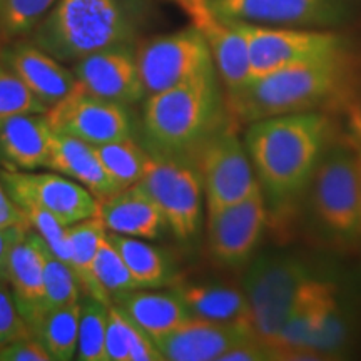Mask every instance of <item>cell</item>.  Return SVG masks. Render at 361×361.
<instances>
[{"label":"cell","instance_id":"obj_1","mask_svg":"<svg viewBox=\"0 0 361 361\" xmlns=\"http://www.w3.org/2000/svg\"><path fill=\"white\" fill-rule=\"evenodd\" d=\"M333 124L322 111L274 116L247 124L245 146L269 218L305 200L319 161L331 142Z\"/></svg>","mask_w":361,"mask_h":361},{"label":"cell","instance_id":"obj_2","mask_svg":"<svg viewBox=\"0 0 361 361\" xmlns=\"http://www.w3.org/2000/svg\"><path fill=\"white\" fill-rule=\"evenodd\" d=\"M231 119L218 72H207L146 97L144 147L154 156L194 159L202 144Z\"/></svg>","mask_w":361,"mask_h":361},{"label":"cell","instance_id":"obj_3","mask_svg":"<svg viewBox=\"0 0 361 361\" xmlns=\"http://www.w3.org/2000/svg\"><path fill=\"white\" fill-rule=\"evenodd\" d=\"M137 30L134 0H57L27 40L74 64L107 49L133 47Z\"/></svg>","mask_w":361,"mask_h":361},{"label":"cell","instance_id":"obj_4","mask_svg":"<svg viewBox=\"0 0 361 361\" xmlns=\"http://www.w3.org/2000/svg\"><path fill=\"white\" fill-rule=\"evenodd\" d=\"M348 78L345 51L283 67L255 78L245 89L226 97L236 123L250 124L266 117L322 111L335 101Z\"/></svg>","mask_w":361,"mask_h":361},{"label":"cell","instance_id":"obj_5","mask_svg":"<svg viewBox=\"0 0 361 361\" xmlns=\"http://www.w3.org/2000/svg\"><path fill=\"white\" fill-rule=\"evenodd\" d=\"M311 226L328 245L361 243V183L355 146L333 144L316 168L305 194Z\"/></svg>","mask_w":361,"mask_h":361},{"label":"cell","instance_id":"obj_6","mask_svg":"<svg viewBox=\"0 0 361 361\" xmlns=\"http://www.w3.org/2000/svg\"><path fill=\"white\" fill-rule=\"evenodd\" d=\"M316 273L308 261L288 252L252 258L243 278L255 335L273 345L298 298Z\"/></svg>","mask_w":361,"mask_h":361},{"label":"cell","instance_id":"obj_7","mask_svg":"<svg viewBox=\"0 0 361 361\" xmlns=\"http://www.w3.org/2000/svg\"><path fill=\"white\" fill-rule=\"evenodd\" d=\"M137 184L159 207L178 241L192 243L197 238L204 192L194 159L151 154L146 174Z\"/></svg>","mask_w":361,"mask_h":361},{"label":"cell","instance_id":"obj_8","mask_svg":"<svg viewBox=\"0 0 361 361\" xmlns=\"http://www.w3.org/2000/svg\"><path fill=\"white\" fill-rule=\"evenodd\" d=\"M234 124L236 121L231 119L223 126L194 156L201 176L206 213L223 209L259 191L245 141L238 135Z\"/></svg>","mask_w":361,"mask_h":361},{"label":"cell","instance_id":"obj_9","mask_svg":"<svg viewBox=\"0 0 361 361\" xmlns=\"http://www.w3.org/2000/svg\"><path fill=\"white\" fill-rule=\"evenodd\" d=\"M135 61L146 97L216 71L204 35L192 24L142 42Z\"/></svg>","mask_w":361,"mask_h":361},{"label":"cell","instance_id":"obj_10","mask_svg":"<svg viewBox=\"0 0 361 361\" xmlns=\"http://www.w3.org/2000/svg\"><path fill=\"white\" fill-rule=\"evenodd\" d=\"M236 25L247 44L251 80L268 72L346 49L345 37L331 29L273 27L246 22H236Z\"/></svg>","mask_w":361,"mask_h":361},{"label":"cell","instance_id":"obj_11","mask_svg":"<svg viewBox=\"0 0 361 361\" xmlns=\"http://www.w3.org/2000/svg\"><path fill=\"white\" fill-rule=\"evenodd\" d=\"M269 223V211L263 192L207 213V251L216 264L228 269L247 266L255 258Z\"/></svg>","mask_w":361,"mask_h":361},{"label":"cell","instance_id":"obj_12","mask_svg":"<svg viewBox=\"0 0 361 361\" xmlns=\"http://www.w3.org/2000/svg\"><path fill=\"white\" fill-rule=\"evenodd\" d=\"M228 20L300 29H335L348 22V0H207Z\"/></svg>","mask_w":361,"mask_h":361},{"label":"cell","instance_id":"obj_13","mask_svg":"<svg viewBox=\"0 0 361 361\" xmlns=\"http://www.w3.org/2000/svg\"><path fill=\"white\" fill-rule=\"evenodd\" d=\"M45 114L56 133L82 139L92 146L130 139L135 133L129 106L85 92L79 84Z\"/></svg>","mask_w":361,"mask_h":361},{"label":"cell","instance_id":"obj_14","mask_svg":"<svg viewBox=\"0 0 361 361\" xmlns=\"http://www.w3.org/2000/svg\"><path fill=\"white\" fill-rule=\"evenodd\" d=\"M0 180L19 206L34 204L66 226L99 216V200L79 183L59 173L0 171Z\"/></svg>","mask_w":361,"mask_h":361},{"label":"cell","instance_id":"obj_15","mask_svg":"<svg viewBox=\"0 0 361 361\" xmlns=\"http://www.w3.org/2000/svg\"><path fill=\"white\" fill-rule=\"evenodd\" d=\"M191 24L204 35L226 97L243 90L251 80L250 52L236 22L216 16L207 0H176Z\"/></svg>","mask_w":361,"mask_h":361},{"label":"cell","instance_id":"obj_16","mask_svg":"<svg viewBox=\"0 0 361 361\" xmlns=\"http://www.w3.org/2000/svg\"><path fill=\"white\" fill-rule=\"evenodd\" d=\"M80 89L94 96L133 106L146 99L135 51L133 47L107 49L72 64Z\"/></svg>","mask_w":361,"mask_h":361},{"label":"cell","instance_id":"obj_17","mask_svg":"<svg viewBox=\"0 0 361 361\" xmlns=\"http://www.w3.org/2000/svg\"><path fill=\"white\" fill-rule=\"evenodd\" d=\"M252 336H256L255 329L247 323H221L191 316L156 345L169 361H221L229 350Z\"/></svg>","mask_w":361,"mask_h":361},{"label":"cell","instance_id":"obj_18","mask_svg":"<svg viewBox=\"0 0 361 361\" xmlns=\"http://www.w3.org/2000/svg\"><path fill=\"white\" fill-rule=\"evenodd\" d=\"M0 57L47 111L78 87L72 69L30 40H12L0 51Z\"/></svg>","mask_w":361,"mask_h":361},{"label":"cell","instance_id":"obj_19","mask_svg":"<svg viewBox=\"0 0 361 361\" xmlns=\"http://www.w3.org/2000/svg\"><path fill=\"white\" fill-rule=\"evenodd\" d=\"M44 266L45 243L34 229H29L13 245L4 279L30 329L44 313Z\"/></svg>","mask_w":361,"mask_h":361},{"label":"cell","instance_id":"obj_20","mask_svg":"<svg viewBox=\"0 0 361 361\" xmlns=\"http://www.w3.org/2000/svg\"><path fill=\"white\" fill-rule=\"evenodd\" d=\"M52 134L45 112H22L0 123V162L4 169L45 168Z\"/></svg>","mask_w":361,"mask_h":361},{"label":"cell","instance_id":"obj_21","mask_svg":"<svg viewBox=\"0 0 361 361\" xmlns=\"http://www.w3.org/2000/svg\"><path fill=\"white\" fill-rule=\"evenodd\" d=\"M99 218L107 233L147 241L161 238L169 231L161 209L139 184L99 201Z\"/></svg>","mask_w":361,"mask_h":361},{"label":"cell","instance_id":"obj_22","mask_svg":"<svg viewBox=\"0 0 361 361\" xmlns=\"http://www.w3.org/2000/svg\"><path fill=\"white\" fill-rule=\"evenodd\" d=\"M45 168L79 183L99 201L117 192L114 183L99 161L96 149L82 139L54 130Z\"/></svg>","mask_w":361,"mask_h":361},{"label":"cell","instance_id":"obj_23","mask_svg":"<svg viewBox=\"0 0 361 361\" xmlns=\"http://www.w3.org/2000/svg\"><path fill=\"white\" fill-rule=\"evenodd\" d=\"M142 331L157 341L191 318L180 298L173 288L169 291H156V288H137L112 298Z\"/></svg>","mask_w":361,"mask_h":361},{"label":"cell","instance_id":"obj_24","mask_svg":"<svg viewBox=\"0 0 361 361\" xmlns=\"http://www.w3.org/2000/svg\"><path fill=\"white\" fill-rule=\"evenodd\" d=\"M353 338V322L341 300L340 288L328 279L316 308L313 328L305 348L306 360L336 358L345 355Z\"/></svg>","mask_w":361,"mask_h":361},{"label":"cell","instance_id":"obj_25","mask_svg":"<svg viewBox=\"0 0 361 361\" xmlns=\"http://www.w3.org/2000/svg\"><path fill=\"white\" fill-rule=\"evenodd\" d=\"M178 293L189 314L194 318L221 323H247L252 326L251 311L243 288L223 283H176Z\"/></svg>","mask_w":361,"mask_h":361},{"label":"cell","instance_id":"obj_26","mask_svg":"<svg viewBox=\"0 0 361 361\" xmlns=\"http://www.w3.org/2000/svg\"><path fill=\"white\" fill-rule=\"evenodd\" d=\"M111 243L123 256L134 281L139 288H164L178 283L173 261L159 247L149 245L147 239L123 236V234L107 233Z\"/></svg>","mask_w":361,"mask_h":361},{"label":"cell","instance_id":"obj_27","mask_svg":"<svg viewBox=\"0 0 361 361\" xmlns=\"http://www.w3.org/2000/svg\"><path fill=\"white\" fill-rule=\"evenodd\" d=\"M107 229L99 216L89 218L69 226V246L72 258V271L79 279L85 296H92L102 303L111 305L112 301L104 295L94 278V261L101 247Z\"/></svg>","mask_w":361,"mask_h":361},{"label":"cell","instance_id":"obj_28","mask_svg":"<svg viewBox=\"0 0 361 361\" xmlns=\"http://www.w3.org/2000/svg\"><path fill=\"white\" fill-rule=\"evenodd\" d=\"M79 319L80 301L47 311L32 326L34 336L42 343L52 361H69L75 358Z\"/></svg>","mask_w":361,"mask_h":361},{"label":"cell","instance_id":"obj_29","mask_svg":"<svg viewBox=\"0 0 361 361\" xmlns=\"http://www.w3.org/2000/svg\"><path fill=\"white\" fill-rule=\"evenodd\" d=\"M94 149L117 191L137 184L144 178L151 162V152L134 137L97 144Z\"/></svg>","mask_w":361,"mask_h":361},{"label":"cell","instance_id":"obj_30","mask_svg":"<svg viewBox=\"0 0 361 361\" xmlns=\"http://www.w3.org/2000/svg\"><path fill=\"white\" fill-rule=\"evenodd\" d=\"M109 305L92 296L80 300L78 353L80 361H106V333Z\"/></svg>","mask_w":361,"mask_h":361},{"label":"cell","instance_id":"obj_31","mask_svg":"<svg viewBox=\"0 0 361 361\" xmlns=\"http://www.w3.org/2000/svg\"><path fill=\"white\" fill-rule=\"evenodd\" d=\"M80 295H82V288H80L79 279L71 266L66 264L62 259H59L45 246L44 313L62 308V306L79 303Z\"/></svg>","mask_w":361,"mask_h":361},{"label":"cell","instance_id":"obj_32","mask_svg":"<svg viewBox=\"0 0 361 361\" xmlns=\"http://www.w3.org/2000/svg\"><path fill=\"white\" fill-rule=\"evenodd\" d=\"M57 0H0V42L27 37Z\"/></svg>","mask_w":361,"mask_h":361},{"label":"cell","instance_id":"obj_33","mask_svg":"<svg viewBox=\"0 0 361 361\" xmlns=\"http://www.w3.org/2000/svg\"><path fill=\"white\" fill-rule=\"evenodd\" d=\"M94 278H96L104 295L109 298L111 301L112 298L139 288L129 268L126 266L123 256L112 245L107 234L104 238L101 247H99L96 261H94Z\"/></svg>","mask_w":361,"mask_h":361},{"label":"cell","instance_id":"obj_34","mask_svg":"<svg viewBox=\"0 0 361 361\" xmlns=\"http://www.w3.org/2000/svg\"><path fill=\"white\" fill-rule=\"evenodd\" d=\"M22 112H47V107L32 96L0 57V123Z\"/></svg>","mask_w":361,"mask_h":361},{"label":"cell","instance_id":"obj_35","mask_svg":"<svg viewBox=\"0 0 361 361\" xmlns=\"http://www.w3.org/2000/svg\"><path fill=\"white\" fill-rule=\"evenodd\" d=\"M20 209L24 211L25 219L27 223H29L30 229H34V231L42 238L45 246H47L59 259H62L66 264L71 266L72 258L69 246V226L61 223L52 213H49V211H45L39 206L24 204L20 206Z\"/></svg>","mask_w":361,"mask_h":361},{"label":"cell","instance_id":"obj_36","mask_svg":"<svg viewBox=\"0 0 361 361\" xmlns=\"http://www.w3.org/2000/svg\"><path fill=\"white\" fill-rule=\"evenodd\" d=\"M130 319L119 306L109 305L106 333V361H130Z\"/></svg>","mask_w":361,"mask_h":361},{"label":"cell","instance_id":"obj_37","mask_svg":"<svg viewBox=\"0 0 361 361\" xmlns=\"http://www.w3.org/2000/svg\"><path fill=\"white\" fill-rule=\"evenodd\" d=\"M27 335H34L32 329L17 308L11 286L0 278V346Z\"/></svg>","mask_w":361,"mask_h":361},{"label":"cell","instance_id":"obj_38","mask_svg":"<svg viewBox=\"0 0 361 361\" xmlns=\"http://www.w3.org/2000/svg\"><path fill=\"white\" fill-rule=\"evenodd\" d=\"M0 361H52L34 335L12 340L0 346Z\"/></svg>","mask_w":361,"mask_h":361},{"label":"cell","instance_id":"obj_39","mask_svg":"<svg viewBox=\"0 0 361 361\" xmlns=\"http://www.w3.org/2000/svg\"><path fill=\"white\" fill-rule=\"evenodd\" d=\"M11 226H29V223H27L24 211L12 200L0 180V228H11Z\"/></svg>","mask_w":361,"mask_h":361},{"label":"cell","instance_id":"obj_40","mask_svg":"<svg viewBox=\"0 0 361 361\" xmlns=\"http://www.w3.org/2000/svg\"><path fill=\"white\" fill-rule=\"evenodd\" d=\"M29 226H11V228H0V278L4 279L8 256L13 245H16L24 234L29 231Z\"/></svg>","mask_w":361,"mask_h":361},{"label":"cell","instance_id":"obj_41","mask_svg":"<svg viewBox=\"0 0 361 361\" xmlns=\"http://www.w3.org/2000/svg\"><path fill=\"white\" fill-rule=\"evenodd\" d=\"M351 126H353V130L358 135V141H361V106L351 114Z\"/></svg>","mask_w":361,"mask_h":361},{"label":"cell","instance_id":"obj_42","mask_svg":"<svg viewBox=\"0 0 361 361\" xmlns=\"http://www.w3.org/2000/svg\"><path fill=\"white\" fill-rule=\"evenodd\" d=\"M355 152H356V162H358V173H360V183H361V141L355 144Z\"/></svg>","mask_w":361,"mask_h":361}]
</instances>
